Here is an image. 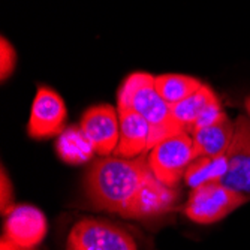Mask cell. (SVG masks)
Returning a JSON list of instances; mask_svg holds the SVG:
<instances>
[{
  "label": "cell",
  "instance_id": "obj_4",
  "mask_svg": "<svg viewBox=\"0 0 250 250\" xmlns=\"http://www.w3.org/2000/svg\"><path fill=\"white\" fill-rule=\"evenodd\" d=\"M66 250H138V246L122 226L104 219L83 217L67 234Z\"/></svg>",
  "mask_w": 250,
  "mask_h": 250
},
{
  "label": "cell",
  "instance_id": "obj_14",
  "mask_svg": "<svg viewBox=\"0 0 250 250\" xmlns=\"http://www.w3.org/2000/svg\"><path fill=\"white\" fill-rule=\"evenodd\" d=\"M228 171V159L226 154L220 156H204L196 157L189 165L185 174V183L195 189L207 183L220 181Z\"/></svg>",
  "mask_w": 250,
  "mask_h": 250
},
{
  "label": "cell",
  "instance_id": "obj_18",
  "mask_svg": "<svg viewBox=\"0 0 250 250\" xmlns=\"http://www.w3.org/2000/svg\"><path fill=\"white\" fill-rule=\"evenodd\" d=\"M0 250H38V249H36V247H35V249H24V247H20V246H17V244L11 243L9 240H6V238L2 237V240H0Z\"/></svg>",
  "mask_w": 250,
  "mask_h": 250
},
{
  "label": "cell",
  "instance_id": "obj_8",
  "mask_svg": "<svg viewBox=\"0 0 250 250\" xmlns=\"http://www.w3.org/2000/svg\"><path fill=\"white\" fill-rule=\"evenodd\" d=\"M81 129L93 144L96 154L105 157L114 154L120 140L119 111L108 104L93 105L84 111Z\"/></svg>",
  "mask_w": 250,
  "mask_h": 250
},
{
  "label": "cell",
  "instance_id": "obj_6",
  "mask_svg": "<svg viewBox=\"0 0 250 250\" xmlns=\"http://www.w3.org/2000/svg\"><path fill=\"white\" fill-rule=\"evenodd\" d=\"M67 109L62 96L50 87H39L32 102L27 133L30 138L45 140L59 136L66 129Z\"/></svg>",
  "mask_w": 250,
  "mask_h": 250
},
{
  "label": "cell",
  "instance_id": "obj_12",
  "mask_svg": "<svg viewBox=\"0 0 250 250\" xmlns=\"http://www.w3.org/2000/svg\"><path fill=\"white\" fill-rule=\"evenodd\" d=\"M56 154L67 165H83L92 161L96 150L81 126L72 125L66 126V129L57 136Z\"/></svg>",
  "mask_w": 250,
  "mask_h": 250
},
{
  "label": "cell",
  "instance_id": "obj_19",
  "mask_svg": "<svg viewBox=\"0 0 250 250\" xmlns=\"http://www.w3.org/2000/svg\"><path fill=\"white\" fill-rule=\"evenodd\" d=\"M246 111H247V114H249V119H250V96L246 99Z\"/></svg>",
  "mask_w": 250,
  "mask_h": 250
},
{
  "label": "cell",
  "instance_id": "obj_16",
  "mask_svg": "<svg viewBox=\"0 0 250 250\" xmlns=\"http://www.w3.org/2000/svg\"><path fill=\"white\" fill-rule=\"evenodd\" d=\"M15 64L17 53L12 45L5 38H2V42H0V77H2V81L12 75Z\"/></svg>",
  "mask_w": 250,
  "mask_h": 250
},
{
  "label": "cell",
  "instance_id": "obj_13",
  "mask_svg": "<svg viewBox=\"0 0 250 250\" xmlns=\"http://www.w3.org/2000/svg\"><path fill=\"white\" fill-rule=\"evenodd\" d=\"M216 101H219L216 93L208 85L202 84L195 93H192L178 104L171 105L172 122L180 130L190 132L195 122L202 114V111Z\"/></svg>",
  "mask_w": 250,
  "mask_h": 250
},
{
  "label": "cell",
  "instance_id": "obj_3",
  "mask_svg": "<svg viewBox=\"0 0 250 250\" xmlns=\"http://www.w3.org/2000/svg\"><path fill=\"white\" fill-rule=\"evenodd\" d=\"M148 165L156 178L169 188H177L186 169L195 161L193 141L189 132L180 130L159 141L148 153Z\"/></svg>",
  "mask_w": 250,
  "mask_h": 250
},
{
  "label": "cell",
  "instance_id": "obj_17",
  "mask_svg": "<svg viewBox=\"0 0 250 250\" xmlns=\"http://www.w3.org/2000/svg\"><path fill=\"white\" fill-rule=\"evenodd\" d=\"M0 210L2 214L6 216L15 206H14V192H12V183L8 177V172L5 167H2V175H0Z\"/></svg>",
  "mask_w": 250,
  "mask_h": 250
},
{
  "label": "cell",
  "instance_id": "obj_10",
  "mask_svg": "<svg viewBox=\"0 0 250 250\" xmlns=\"http://www.w3.org/2000/svg\"><path fill=\"white\" fill-rule=\"evenodd\" d=\"M120 120V140L114 156L133 159L150 150V126L133 109H117Z\"/></svg>",
  "mask_w": 250,
  "mask_h": 250
},
{
  "label": "cell",
  "instance_id": "obj_9",
  "mask_svg": "<svg viewBox=\"0 0 250 250\" xmlns=\"http://www.w3.org/2000/svg\"><path fill=\"white\" fill-rule=\"evenodd\" d=\"M47 231L48 222L45 214L38 207L20 204L5 216L2 237L20 247L35 249L47 237Z\"/></svg>",
  "mask_w": 250,
  "mask_h": 250
},
{
  "label": "cell",
  "instance_id": "obj_11",
  "mask_svg": "<svg viewBox=\"0 0 250 250\" xmlns=\"http://www.w3.org/2000/svg\"><path fill=\"white\" fill-rule=\"evenodd\" d=\"M234 132L235 123L229 122L228 116L214 125L193 129L190 133L193 141L195 157L225 154L232 143Z\"/></svg>",
  "mask_w": 250,
  "mask_h": 250
},
{
  "label": "cell",
  "instance_id": "obj_15",
  "mask_svg": "<svg viewBox=\"0 0 250 250\" xmlns=\"http://www.w3.org/2000/svg\"><path fill=\"white\" fill-rule=\"evenodd\" d=\"M154 85L157 88L159 95H161L165 102L169 105L178 104L202 85L201 81H198L193 77L181 75V74H165L154 77Z\"/></svg>",
  "mask_w": 250,
  "mask_h": 250
},
{
  "label": "cell",
  "instance_id": "obj_7",
  "mask_svg": "<svg viewBox=\"0 0 250 250\" xmlns=\"http://www.w3.org/2000/svg\"><path fill=\"white\" fill-rule=\"evenodd\" d=\"M228 171L220 183L241 193L250 201V119L240 116L235 120L232 143L225 153Z\"/></svg>",
  "mask_w": 250,
  "mask_h": 250
},
{
  "label": "cell",
  "instance_id": "obj_5",
  "mask_svg": "<svg viewBox=\"0 0 250 250\" xmlns=\"http://www.w3.org/2000/svg\"><path fill=\"white\" fill-rule=\"evenodd\" d=\"M246 202H249L246 196L220 181H214L192 189L185 206V214L195 223L211 225L225 219Z\"/></svg>",
  "mask_w": 250,
  "mask_h": 250
},
{
  "label": "cell",
  "instance_id": "obj_2",
  "mask_svg": "<svg viewBox=\"0 0 250 250\" xmlns=\"http://www.w3.org/2000/svg\"><path fill=\"white\" fill-rule=\"evenodd\" d=\"M117 109H133L150 126V150L168 135L180 132L172 122L171 105L159 95L154 77L133 72L122 83L117 92Z\"/></svg>",
  "mask_w": 250,
  "mask_h": 250
},
{
  "label": "cell",
  "instance_id": "obj_1",
  "mask_svg": "<svg viewBox=\"0 0 250 250\" xmlns=\"http://www.w3.org/2000/svg\"><path fill=\"white\" fill-rule=\"evenodd\" d=\"M84 192L96 210L138 220L171 211L178 199L175 188L156 178L144 154L133 159H98L85 172Z\"/></svg>",
  "mask_w": 250,
  "mask_h": 250
}]
</instances>
